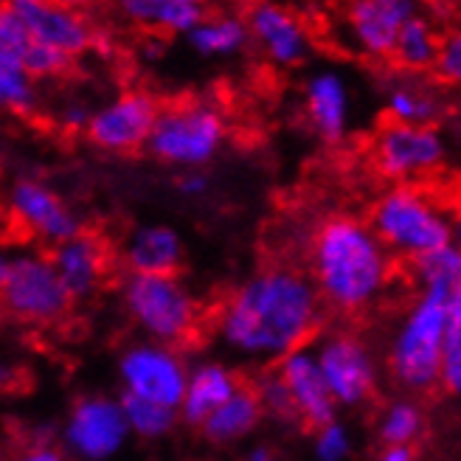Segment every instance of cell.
Returning a JSON list of instances; mask_svg holds the SVG:
<instances>
[{
	"mask_svg": "<svg viewBox=\"0 0 461 461\" xmlns=\"http://www.w3.org/2000/svg\"><path fill=\"white\" fill-rule=\"evenodd\" d=\"M276 372H279L290 391L298 411V422L304 425V430H321L335 420V400L330 394L324 375H321L315 355L307 346H298V349L279 357Z\"/></svg>",
	"mask_w": 461,
	"mask_h": 461,
	"instance_id": "cell-17",
	"label": "cell"
},
{
	"mask_svg": "<svg viewBox=\"0 0 461 461\" xmlns=\"http://www.w3.org/2000/svg\"><path fill=\"white\" fill-rule=\"evenodd\" d=\"M74 298L65 290L57 267L42 253H23L12 259L9 276L0 287V310L20 324H54L68 310Z\"/></svg>",
	"mask_w": 461,
	"mask_h": 461,
	"instance_id": "cell-7",
	"label": "cell"
},
{
	"mask_svg": "<svg viewBox=\"0 0 461 461\" xmlns=\"http://www.w3.org/2000/svg\"><path fill=\"white\" fill-rule=\"evenodd\" d=\"M194 54L205 59L240 57L250 45L248 23L240 14H203V20L186 34Z\"/></svg>",
	"mask_w": 461,
	"mask_h": 461,
	"instance_id": "cell-25",
	"label": "cell"
},
{
	"mask_svg": "<svg viewBox=\"0 0 461 461\" xmlns=\"http://www.w3.org/2000/svg\"><path fill=\"white\" fill-rule=\"evenodd\" d=\"M430 74L442 85L461 87V26L450 29L439 40V51H436Z\"/></svg>",
	"mask_w": 461,
	"mask_h": 461,
	"instance_id": "cell-34",
	"label": "cell"
},
{
	"mask_svg": "<svg viewBox=\"0 0 461 461\" xmlns=\"http://www.w3.org/2000/svg\"><path fill=\"white\" fill-rule=\"evenodd\" d=\"M450 245L461 253V205L456 209V214H450Z\"/></svg>",
	"mask_w": 461,
	"mask_h": 461,
	"instance_id": "cell-41",
	"label": "cell"
},
{
	"mask_svg": "<svg viewBox=\"0 0 461 461\" xmlns=\"http://www.w3.org/2000/svg\"><path fill=\"white\" fill-rule=\"evenodd\" d=\"M422 12L420 0H343L340 37L349 51L363 59H391L402 23Z\"/></svg>",
	"mask_w": 461,
	"mask_h": 461,
	"instance_id": "cell-9",
	"label": "cell"
},
{
	"mask_svg": "<svg viewBox=\"0 0 461 461\" xmlns=\"http://www.w3.org/2000/svg\"><path fill=\"white\" fill-rule=\"evenodd\" d=\"M124 265L130 273H177L183 265V240L167 222L138 225L127 237Z\"/></svg>",
	"mask_w": 461,
	"mask_h": 461,
	"instance_id": "cell-21",
	"label": "cell"
},
{
	"mask_svg": "<svg viewBox=\"0 0 461 461\" xmlns=\"http://www.w3.org/2000/svg\"><path fill=\"white\" fill-rule=\"evenodd\" d=\"M417 456V447L411 445H388V450L380 456V461H413Z\"/></svg>",
	"mask_w": 461,
	"mask_h": 461,
	"instance_id": "cell-38",
	"label": "cell"
},
{
	"mask_svg": "<svg viewBox=\"0 0 461 461\" xmlns=\"http://www.w3.org/2000/svg\"><path fill=\"white\" fill-rule=\"evenodd\" d=\"M158 110L160 104L147 90H124V94L110 99L107 104L90 110L85 135L102 152H138L147 147Z\"/></svg>",
	"mask_w": 461,
	"mask_h": 461,
	"instance_id": "cell-10",
	"label": "cell"
},
{
	"mask_svg": "<svg viewBox=\"0 0 461 461\" xmlns=\"http://www.w3.org/2000/svg\"><path fill=\"white\" fill-rule=\"evenodd\" d=\"M14 377H17V368H14L9 360L0 357V391H4V388H12Z\"/></svg>",
	"mask_w": 461,
	"mask_h": 461,
	"instance_id": "cell-40",
	"label": "cell"
},
{
	"mask_svg": "<svg viewBox=\"0 0 461 461\" xmlns=\"http://www.w3.org/2000/svg\"><path fill=\"white\" fill-rule=\"evenodd\" d=\"M368 225L391 257L405 262L450 245V214L417 183H394L385 189L368 212Z\"/></svg>",
	"mask_w": 461,
	"mask_h": 461,
	"instance_id": "cell-3",
	"label": "cell"
},
{
	"mask_svg": "<svg viewBox=\"0 0 461 461\" xmlns=\"http://www.w3.org/2000/svg\"><path fill=\"white\" fill-rule=\"evenodd\" d=\"M413 279L420 290H436L447 295L450 302L461 295V253L453 245H445L439 250H430L425 257L411 262Z\"/></svg>",
	"mask_w": 461,
	"mask_h": 461,
	"instance_id": "cell-27",
	"label": "cell"
},
{
	"mask_svg": "<svg viewBox=\"0 0 461 461\" xmlns=\"http://www.w3.org/2000/svg\"><path fill=\"white\" fill-rule=\"evenodd\" d=\"M9 267H12V259L6 257V253H0V287H4V282H6Z\"/></svg>",
	"mask_w": 461,
	"mask_h": 461,
	"instance_id": "cell-45",
	"label": "cell"
},
{
	"mask_svg": "<svg viewBox=\"0 0 461 461\" xmlns=\"http://www.w3.org/2000/svg\"><path fill=\"white\" fill-rule=\"evenodd\" d=\"M51 4H57L62 9H74V12H87L96 0H51Z\"/></svg>",
	"mask_w": 461,
	"mask_h": 461,
	"instance_id": "cell-42",
	"label": "cell"
},
{
	"mask_svg": "<svg viewBox=\"0 0 461 461\" xmlns=\"http://www.w3.org/2000/svg\"><path fill=\"white\" fill-rule=\"evenodd\" d=\"M383 107L391 122L402 124H430L436 127L447 113V102L439 87L422 74H394L383 85Z\"/></svg>",
	"mask_w": 461,
	"mask_h": 461,
	"instance_id": "cell-20",
	"label": "cell"
},
{
	"mask_svg": "<svg viewBox=\"0 0 461 461\" xmlns=\"http://www.w3.org/2000/svg\"><path fill=\"white\" fill-rule=\"evenodd\" d=\"M119 375L127 394L177 408L186 391L189 368L169 343H138L119 360Z\"/></svg>",
	"mask_w": 461,
	"mask_h": 461,
	"instance_id": "cell-11",
	"label": "cell"
},
{
	"mask_svg": "<svg viewBox=\"0 0 461 461\" xmlns=\"http://www.w3.org/2000/svg\"><path fill=\"white\" fill-rule=\"evenodd\" d=\"M250 42L262 51V57L276 68H298L312 54V34L307 23L293 9L276 0H257L248 14Z\"/></svg>",
	"mask_w": 461,
	"mask_h": 461,
	"instance_id": "cell-13",
	"label": "cell"
},
{
	"mask_svg": "<svg viewBox=\"0 0 461 461\" xmlns=\"http://www.w3.org/2000/svg\"><path fill=\"white\" fill-rule=\"evenodd\" d=\"M450 298L436 290H420L391 340L388 368L411 391H428L439 383Z\"/></svg>",
	"mask_w": 461,
	"mask_h": 461,
	"instance_id": "cell-5",
	"label": "cell"
},
{
	"mask_svg": "<svg viewBox=\"0 0 461 461\" xmlns=\"http://www.w3.org/2000/svg\"><path fill=\"white\" fill-rule=\"evenodd\" d=\"M57 122L65 132H85L87 122H90V107L82 102H68L59 107Z\"/></svg>",
	"mask_w": 461,
	"mask_h": 461,
	"instance_id": "cell-36",
	"label": "cell"
},
{
	"mask_svg": "<svg viewBox=\"0 0 461 461\" xmlns=\"http://www.w3.org/2000/svg\"><path fill=\"white\" fill-rule=\"evenodd\" d=\"M422 6H433V9H456V6H461V0H420Z\"/></svg>",
	"mask_w": 461,
	"mask_h": 461,
	"instance_id": "cell-44",
	"label": "cell"
},
{
	"mask_svg": "<svg viewBox=\"0 0 461 461\" xmlns=\"http://www.w3.org/2000/svg\"><path fill=\"white\" fill-rule=\"evenodd\" d=\"M304 113L324 144H340L352 127V90L335 68H321L304 82Z\"/></svg>",
	"mask_w": 461,
	"mask_h": 461,
	"instance_id": "cell-18",
	"label": "cell"
},
{
	"mask_svg": "<svg viewBox=\"0 0 461 461\" xmlns=\"http://www.w3.org/2000/svg\"><path fill=\"white\" fill-rule=\"evenodd\" d=\"M122 298L138 330L158 343H183L197 327V302L177 273H127Z\"/></svg>",
	"mask_w": 461,
	"mask_h": 461,
	"instance_id": "cell-6",
	"label": "cell"
},
{
	"mask_svg": "<svg viewBox=\"0 0 461 461\" xmlns=\"http://www.w3.org/2000/svg\"><path fill=\"white\" fill-rule=\"evenodd\" d=\"M257 394L262 402V411H270L273 417H279L282 422H298V411L295 402L290 397V391L285 385V380L279 377V372H270L257 383Z\"/></svg>",
	"mask_w": 461,
	"mask_h": 461,
	"instance_id": "cell-33",
	"label": "cell"
},
{
	"mask_svg": "<svg viewBox=\"0 0 461 461\" xmlns=\"http://www.w3.org/2000/svg\"><path fill=\"white\" fill-rule=\"evenodd\" d=\"M262 420V402L257 388H250L240 383V388L230 394L225 402H220L209 417L203 420L200 430L209 442L214 445H228L242 439L245 433H250Z\"/></svg>",
	"mask_w": 461,
	"mask_h": 461,
	"instance_id": "cell-24",
	"label": "cell"
},
{
	"mask_svg": "<svg viewBox=\"0 0 461 461\" xmlns=\"http://www.w3.org/2000/svg\"><path fill=\"white\" fill-rule=\"evenodd\" d=\"M240 377L230 372L222 363H203L186 377V391H183V400L177 405L183 422H189L194 428L203 425V420L209 413L225 402L234 391L240 388Z\"/></svg>",
	"mask_w": 461,
	"mask_h": 461,
	"instance_id": "cell-22",
	"label": "cell"
},
{
	"mask_svg": "<svg viewBox=\"0 0 461 461\" xmlns=\"http://www.w3.org/2000/svg\"><path fill=\"white\" fill-rule=\"evenodd\" d=\"M209 186H212V180H209V175H205L203 169H183V175L177 180L180 194L192 197V200L203 197L205 192H209Z\"/></svg>",
	"mask_w": 461,
	"mask_h": 461,
	"instance_id": "cell-37",
	"label": "cell"
},
{
	"mask_svg": "<svg viewBox=\"0 0 461 461\" xmlns=\"http://www.w3.org/2000/svg\"><path fill=\"white\" fill-rule=\"evenodd\" d=\"M6 6L17 14L34 42L51 45L74 59L99 45V34L85 12L62 9L51 0H6Z\"/></svg>",
	"mask_w": 461,
	"mask_h": 461,
	"instance_id": "cell-15",
	"label": "cell"
},
{
	"mask_svg": "<svg viewBox=\"0 0 461 461\" xmlns=\"http://www.w3.org/2000/svg\"><path fill=\"white\" fill-rule=\"evenodd\" d=\"M225 141V113L209 99H192L158 110L144 149L167 167L203 169L220 155Z\"/></svg>",
	"mask_w": 461,
	"mask_h": 461,
	"instance_id": "cell-4",
	"label": "cell"
},
{
	"mask_svg": "<svg viewBox=\"0 0 461 461\" xmlns=\"http://www.w3.org/2000/svg\"><path fill=\"white\" fill-rule=\"evenodd\" d=\"M420 428H422L420 408L411 405V402H397V405L388 408L383 428H380V436L388 445H408L413 436L420 433Z\"/></svg>",
	"mask_w": 461,
	"mask_h": 461,
	"instance_id": "cell-32",
	"label": "cell"
},
{
	"mask_svg": "<svg viewBox=\"0 0 461 461\" xmlns=\"http://www.w3.org/2000/svg\"><path fill=\"white\" fill-rule=\"evenodd\" d=\"M40 107L37 79H32L20 68L0 62V113L32 115Z\"/></svg>",
	"mask_w": 461,
	"mask_h": 461,
	"instance_id": "cell-29",
	"label": "cell"
},
{
	"mask_svg": "<svg viewBox=\"0 0 461 461\" xmlns=\"http://www.w3.org/2000/svg\"><path fill=\"white\" fill-rule=\"evenodd\" d=\"M245 461H276V453H273L270 447L259 445V447H253V450L248 453V458H245Z\"/></svg>",
	"mask_w": 461,
	"mask_h": 461,
	"instance_id": "cell-43",
	"label": "cell"
},
{
	"mask_svg": "<svg viewBox=\"0 0 461 461\" xmlns=\"http://www.w3.org/2000/svg\"><path fill=\"white\" fill-rule=\"evenodd\" d=\"M113 6L132 26L158 34H189L205 14L203 6L183 0H113Z\"/></svg>",
	"mask_w": 461,
	"mask_h": 461,
	"instance_id": "cell-23",
	"label": "cell"
},
{
	"mask_svg": "<svg viewBox=\"0 0 461 461\" xmlns=\"http://www.w3.org/2000/svg\"><path fill=\"white\" fill-rule=\"evenodd\" d=\"M310 279L327 307L357 315L394 279V257L368 220L335 214L321 222L310 240Z\"/></svg>",
	"mask_w": 461,
	"mask_h": 461,
	"instance_id": "cell-2",
	"label": "cell"
},
{
	"mask_svg": "<svg viewBox=\"0 0 461 461\" xmlns=\"http://www.w3.org/2000/svg\"><path fill=\"white\" fill-rule=\"evenodd\" d=\"M439 40L442 34L436 29L433 17H428L425 12L413 14L397 32L388 62H394L405 74H428L433 68L436 51H439Z\"/></svg>",
	"mask_w": 461,
	"mask_h": 461,
	"instance_id": "cell-26",
	"label": "cell"
},
{
	"mask_svg": "<svg viewBox=\"0 0 461 461\" xmlns=\"http://www.w3.org/2000/svg\"><path fill=\"white\" fill-rule=\"evenodd\" d=\"M130 436L122 402L107 397H82L71 408L65 428V442L85 461H104L119 450Z\"/></svg>",
	"mask_w": 461,
	"mask_h": 461,
	"instance_id": "cell-16",
	"label": "cell"
},
{
	"mask_svg": "<svg viewBox=\"0 0 461 461\" xmlns=\"http://www.w3.org/2000/svg\"><path fill=\"white\" fill-rule=\"evenodd\" d=\"M183 4H194V6H203L205 9V6L212 4V0H183Z\"/></svg>",
	"mask_w": 461,
	"mask_h": 461,
	"instance_id": "cell-46",
	"label": "cell"
},
{
	"mask_svg": "<svg viewBox=\"0 0 461 461\" xmlns=\"http://www.w3.org/2000/svg\"><path fill=\"white\" fill-rule=\"evenodd\" d=\"M318 368L335 402L360 405L375 397L377 372L368 346L352 332H335L318 346Z\"/></svg>",
	"mask_w": 461,
	"mask_h": 461,
	"instance_id": "cell-12",
	"label": "cell"
},
{
	"mask_svg": "<svg viewBox=\"0 0 461 461\" xmlns=\"http://www.w3.org/2000/svg\"><path fill=\"white\" fill-rule=\"evenodd\" d=\"M51 248L54 250L49 259L74 302L90 298L102 287L107 273V248L99 237L79 230L71 240H62Z\"/></svg>",
	"mask_w": 461,
	"mask_h": 461,
	"instance_id": "cell-19",
	"label": "cell"
},
{
	"mask_svg": "<svg viewBox=\"0 0 461 461\" xmlns=\"http://www.w3.org/2000/svg\"><path fill=\"white\" fill-rule=\"evenodd\" d=\"M32 49H34V40L23 29L17 14L6 6V0H0V62L26 71Z\"/></svg>",
	"mask_w": 461,
	"mask_h": 461,
	"instance_id": "cell-30",
	"label": "cell"
},
{
	"mask_svg": "<svg viewBox=\"0 0 461 461\" xmlns=\"http://www.w3.org/2000/svg\"><path fill=\"white\" fill-rule=\"evenodd\" d=\"M447 158L445 135L430 124L383 122L372 138L375 169L394 183L420 180L436 172Z\"/></svg>",
	"mask_w": 461,
	"mask_h": 461,
	"instance_id": "cell-8",
	"label": "cell"
},
{
	"mask_svg": "<svg viewBox=\"0 0 461 461\" xmlns=\"http://www.w3.org/2000/svg\"><path fill=\"white\" fill-rule=\"evenodd\" d=\"M122 402V411L127 417V425L130 430H135L138 436H144V439H158V436H167L175 422H177V408H169V405H160V402H152V400H144V397H135V394H127L119 400Z\"/></svg>",
	"mask_w": 461,
	"mask_h": 461,
	"instance_id": "cell-28",
	"label": "cell"
},
{
	"mask_svg": "<svg viewBox=\"0 0 461 461\" xmlns=\"http://www.w3.org/2000/svg\"><path fill=\"white\" fill-rule=\"evenodd\" d=\"M20 461H65V458H62V453L54 450V447H37V450H32V453L23 456Z\"/></svg>",
	"mask_w": 461,
	"mask_h": 461,
	"instance_id": "cell-39",
	"label": "cell"
},
{
	"mask_svg": "<svg viewBox=\"0 0 461 461\" xmlns=\"http://www.w3.org/2000/svg\"><path fill=\"white\" fill-rule=\"evenodd\" d=\"M439 383L450 391V394L461 397V295H456L447 304V330H445Z\"/></svg>",
	"mask_w": 461,
	"mask_h": 461,
	"instance_id": "cell-31",
	"label": "cell"
},
{
	"mask_svg": "<svg viewBox=\"0 0 461 461\" xmlns=\"http://www.w3.org/2000/svg\"><path fill=\"white\" fill-rule=\"evenodd\" d=\"M324 302L310 273L273 265L245 279L225 298L217 318L220 338L234 352L259 360H279L315 338Z\"/></svg>",
	"mask_w": 461,
	"mask_h": 461,
	"instance_id": "cell-1",
	"label": "cell"
},
{
	"mask_svg": "<svg viewBox=\"0 0 461 461\" xmlns=\"http://www.w3.org/2000/svg\"><path fill=\"white\" fill-rule=\"evenodd\" d=\"M346 450H349V442H346V433L335 420L318 430V456L324 461H338L340 456H346Z\"/></svg>",
	"mask_w": 461,
	"mask_h": 461,
	"instance_id": "cell-35",
	"label": "cell"
},
{
	"mask_svg": "<svg viewBox=\"0 0 461 461\" xmlns=\"http://www.w3.org/2000/svg\"><path fill=\"white\" fill-rule=\"evenodd\" d=\"M9 212L23 230H29L32 237L42 240L45 245L71 240L82 230L77 212L49 183L37 177H20L9 189Z\"/></svg>",
	"mask_w": 461,
	"mask_h": 461,
	"instance_id": "cell-14",
	"label": "cell"
}]
</instances>
